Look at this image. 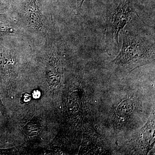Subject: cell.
I'll list each match as a JSON object with an SVG mask.
<instances>
[{
    "label": "cell",
    "mask_w": 155,
    "mask_h": 155,
    "mask_svg": "<svg viewBox=\"0 0 155 155\" xmlns=\"http://www.w3.org/2000/svg\"><path fill=\"white\" fill-rule=\"evenodd\" d=\"M24 14L28 25L41 31L43 27V15L37 0H26Z\"/></svg>",
    "instance_id": "6"
},
{
    "label": "cell",
    "mask_w": 155,
    "mask_h": 155,
    "mask_svg": "<svg viewBox=\"0 0 155 155\" xmlns=\"http://www.w3.org/2000/svg\"><path fill=\"white\" fill-rule=\"evenodd\" d=\"M136 139V146L142 154H147L153 148L155 143L154 109L146 124L140 130Z\"/></svg>",
    "instance_id": "5"
},
{
    "label": "cell",
    "mask_w": 155,
    "mask_h": 155,
    "mask_svg": "<svg viewBox=\"0 0 155 155\" xmlns=\"http://www.w3.org/2000/svg\"><path fill=\"white\" fill-rule=\"evenodd\" d=\"M0 112L2 114L3 116H7V111L5 107L3 104L2 101L1 99V94H0Z\"/></svg>",
    "instance_id": "9"
},
{
    "label": "cell",
    "mask_w": 155,
    "mask_h": 155,
    "mask_svg": "<svg viewBox=\"0 0 155 155\" xmlns=\"http://www.w3.org/2000/svg\"><path fill=\"white\" fill-rule=\"evenodd\" d=\"M0 66L8 74H11L15 69L16 62L11 50L0 45Z\"/></svg>",
    "instance_id": "7"
},
{
    "label": "cell",
    "mask_w": 155,
    "mask_h": 155,
    "mask_svg": "<svg viewBox=\"0 0 155 155\" xmlns=\"http://www.w3.org/2000/svg\"><path fill=\"white\" fill-rule=\"evenodd\" d=\"M40 96V93L39 91H34L33 93V97H34L35 98H37L39 97Z\"/></svg>",
    "instance_id": "10"
},
{
    "label": "cell",
    "mask_w": 155,
    "mask_h": 155,
    "mask_svg": "<svg viewBox=\"0 0 155 155\" xmlns=\"http://www.w3.org/2000/svg\"><path fill=\"white\" fill-rule=\"evenodd\" d=\"M84 1H85V0H80L81 5V6L82 5V4H83Z\"/></svg>",
    "instance_id": "12"
},
{
    "label": "cell",
    "mask_w": 155,
    "mask_h": 155,
    "mask_svg": "<svg viewBox=\"0 0 155 155\" xmlns=\"http://www.w3.org/2000/svg\"><path fill=\"white\" fill-rule=\"evenodd\" d=\"M15 31V29L10 23L0 19V36L11 35Z\"/></svg>",
    "instance_id": "8"
},
{
    "label": "cell",
    "mask_w": 155,
    "mask_h": 155,
    "mask_svg": "<svg viewBox=\"0 0 155 155\" xmlns=\"http://www.w3.org/2000/svg\"><path fill=\"white\" fill-rule=\"evenodd\" d=\"M62 45L58 43L52 48L46 67L48 83L52 89H57L60 87L64 72L62 56L64 50Z\"/></svg>",
    "instance_id": "3"
},
{
    "label": "cell",
    "mask_w": 155,
    "mask_h": 155,
    "mask_svg": "<svg viewBox=\"0 0 155 155\" xmlns=\"http://www.w3.org/2000/svg\"><path fill=\"white\" fill-rule=\"evenodd\" d=\"M132 13L143 22L136 11L134 0H114L106 10L104 18L107 27L106 49L109 52H119V37L130 22Z\"/></svg>",
    "instance_id": "2"
},
{
    "label": "cell",
    "mask_w": 155,
    "mask_h": 155,
    "mask_svg": "<svg viewBox=\"0 0 155 155\" xmlns=\"http://www.w3.org/2000/svg\"><path fill=\"white\" fill-rule=\"evenodd\" d=\"M121 35L122 47L111 63L116 75H127L138 67L154 63V32L133 26L129 22Z\"/></svg>",
    "instance_id": "1"
},
{
    "label": "cell",
    "mask_w": 155,
    "mask_h": 155,
    "mask_svg": "<svg viewBox=\"0 0 155 155\" xmlns=\"http://www.w3.org/2000/svg\"><path fill=\"white\" fill-rule=\"evenodd\" d=\"M78 11L80 12L81 9L80 4V0H78Z\"/></svg>",
    "instance_id": "11"
},
{
    "label": "cell",
    "mask_w": 155,
    "mask_h": 155,
    "mask_svg": "<svg viewBox=\"0 0 155 155\" xmlns=\"http://www.w3.org/2000/svg\"><path fill=\"white\" fill-rule=\"evenodd\" d=\"M136 96L127 94L115 107L114 115V125L117 128L126 125L133 116L136 109Z\"/></svg>",
    "instance_id": "4"
}]
</instances>
